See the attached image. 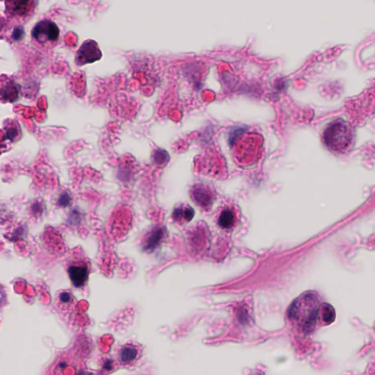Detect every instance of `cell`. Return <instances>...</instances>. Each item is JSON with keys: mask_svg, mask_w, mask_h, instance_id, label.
I'll use <instances>...</instances> for the list:
<instances>
[{"mask_svg": "<svg viewBox=\"0 0 375 375\" xmlns=\"http://www.w3.org/2000/svg\"><path fill=\"white\" fill-rule=\"evenodd\" d=\"M321 307L320 301L315 292H306L294 301L289 309V317L301 331L309 334L316 327Z\"/></svg>", "mask_w": 375, "mask_h": 375, "instance_id": "6da1fadb", "label": "cell"}, {"mask_svg": "<svg viewBox=\"0 0 375 375\" xmlns=\"http://www.w3.org/2000/svg\"><path fill=\"white\" fill-rule=\"evenodd\" d=\"M355 133L352 125L342 118L334 120L325 126L322 142L329 151L339 154L349 152L355 144Z\"/></svg>", "mask_w": 375, "mask_h": 375, "instance_id": "7a4b0ae2", "label": "cell"}, {"mask_svg": "<svg viewBox=\"0 0 375 375\" xmlns=\"http://www.w3.org/2000/svg\"><path fill=\"white\" fill-rule=\"evenodd\" d=\"M33 38L40 43L55 42L60 36V30L58 25L49 20H43L37 22L31 31Z\"/></svg>", "mask_w": 375, "mask_h": 375, "instance_id": "3957f363", "label": "cell"}, {"mask_svg": "<svg viewBox=\"0 0 375 375\" xmlns=\"http://www.w3.org/2000/svg\"><path fill=\"white\" fill-rule=\"evenodd\" d=\"M101 57L97 43L94 40H86L76 53V63L79 66L85 65L99 61Z\"/></svg>", "mask_w": 375, "mask_h": 375, "instance_id": "277c9868", "label": "cell"}, {"mask_svg": "<svg viewBox=\"0 0 375 375\" xmlns=\"http://www.w3.org/2000/svg\"><path fill=\"white\" fill-rule=\"evenodd\" d=\"M67 274L75 286L82 287L87 283L89 277L88 264L82 261L71 262L67 268Z\"/></svg>", "mask_w": 375, "mask_h": 375, "instance_id": "5b68a950", "label": "cell"}, {"mask_svg": "<svg viewBox=\"0 0 375 375\" xmlns=\"http://www.w3.org/2000/svg\"><path fill=\"white\" fill-rule=\"evenodd\" d=\"M19 94V85L11 81L6 82L1 87V97L3 101L13 103L17 100Z\"/></svg>", "mask_w": 375, "mask_h": 375, "instance_id": "8992f818", "label": "cell"}, {"mask_svg": "<svg viewBox=\"0 0 375 375\" xmlns=\"http://www.w3.org/2000/svg\"><path fill=\"white\" fill-rule=\"evenodd\" d=\"M7 11L14 16H24L29 13L31 9V1H7Z\"/></svg>", "mask_w": 375, "mask_h": 375, "instance_id": "52a82bcc", "label": "cell"}, {"mask_svg": "<svg viewBox=\"0 0 375 375\" xmlns=\"http://www.w3.org/2000/svg\"><path fill=\"white\" fill-rule=\"evenodd\" d=\"M320 318L325 325L332 323L335 319V311L334 308L329 304H322Z\"/></svg>", "mask_w": 375, "mask_h": 375, "instance_id": "ba28073f", "label": "cell"}, {"mask_svg": "<svg viewBox=\"0 0 375 375\" xmlns=\"http://www.w3.org/2000/svg\"><path fill=\"white\" fill-rule=\"evenodd\" d=\"M137 352L136 349L132 346H125L120 352V359L122 362L127 364L131 362L136 358Z\"/></svg>", "mask_w": 375, "mask_h": 375, "instance_id": "9c48e42d", "label": "cell"}, {"mask_svg": "<svg viewBox=\"0 0 375 375\" xmlns=\"http://www.w3.org/2000/svg\"><path fill=\"white\" fill-rule=\"evenodd\" d=\"M235 220V218L233 213L229 210H226L220 214L219 223H220V226H223V228L229 229L233 226Z\"/></svg>", "mask_w": 375, "mask_h": 375, "instance_id": "30bf717a", "label": "cell"}, {"mask_svg": "<svg viewBox=\"0 0 375 375\" xmlns=\"http://www.w3.org/2000/svg\"><path fill=\"white\" fill-rule=\"evenodd\" d=\"M5 133L3 135V137L5 138L6 140L14 141L17 139L18 136L21 134L20 127L16 124H10L6 126Z\"/></svg>", "mask_w": 375, "mask_h": 375, "instance_id": "8fae6325", "label": "cell"}, {"mask_svg": "<svg viewBox=\"0 0 375 375\" xmlns=\"http://www.w3.org/2000/svg\"><path fill=\"white\" fill-rule=\"evenodd\" d=\"M162 237L161 231H154L148 237L145 241V249L147 250H153L156 247L157 243L160 241Z\"/></svg>", "mask_w": 375, "mask_h": 375, "instance_id": "7c38bea8", "label": "cell"}, {"mask_svg": "<svg viewBox=\"0 0 375 375\" xmlns=\"http://www.w3.org/2000/svg\"><path fill=\"white\" fill-rule=\"evenodd\" d=\"M24 36H25V31H24L23 28L16 27L13 29V32H12V37H13V40L19 41L23 38Z\"/></svg>", "mask_w": 375, "mask_h": 375, "instance_id": "4fadbf2b", "label": "cell"}]
</instances>
